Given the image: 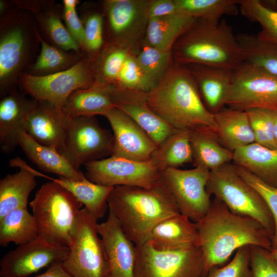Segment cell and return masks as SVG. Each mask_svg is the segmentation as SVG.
Listing matches in <instances>:
<instances>
[{"label":"cell","mask_w":277,"mask_h":277,"mask_svg":"<svg viewBox=\"0 0 277 277\" xmlns=\"http://www.w3.org/2000/svg\"><path fill=\"white\" fill-rule=\"evenodd\" d=\"M172 56V52L159 49L145 42L136 58L143 72L156 85L171 64Z\"/></svg>","instance_id":"ab89813d"},{"label":"cell","mask_w":277,"mask_h":277,"mask_svg":"<svg viewBox=\"0 0 277 277\" xmlns=\"http://www.w3.org/2000/svg\"><path fill=\"white\" fill-rule=\"evenodd\" d=\"M214 116L219 140L229 150L233 152L255 142L246 111L225 107Z\"/></svg>","instance_id":"4316f807"},{"label":"cell","mask_w":277,"mask_h":277,"mask_svg":"<svg viewBox=\"0 0 277 277\" xmlns=\"http://www.w3.org/2000/svg\"><path fill=\"white\" fill-rule=\"evenodd\" d=\"M274 139L277 146V118L275 121L274 129Z\"/></svg>","instance_id":"f907efd6"},{"label":"cell","mask_w":277,"mask_h":277,"mask_svg":"<svg viewBox=\"0 0 277 277\" xmlns=\"http://www.w3.org/2000/svg\"><path fill=\"white\" fill-rule=\"evenodd\" d=\"M232 163L267 184L277 188V149L255 142L235 150Z\"/></svg>","instance_id":"83f0119b"},{"label":"cell","mask_w":277,"mask_h":277,"mask_svg":"<svg viewBox=\"0 0 277 277\" xmlns=\"http://www.w3.org/2000/svg\"><path fill=\"white\" fill-rule=\"evenodd\" d=\"M18 145L30 161L46 172L75 181H83L87 179L81 171L74 169L58 151L38 143L24 130L19 132Z\"/></svg>","instance_id":"d4e9b609"},{"label":"cell","mask_w":277,"mask_h":277,"mask_svg":"<svg viewBox=\"0 0 277 277\" xmlns=\"http://www.w3.org/2000/svg\"><path fill=\"white\" fill-rule=\"evenodd\" d=\"M250 246L239 248L232 260L224 267L211 268L207 277H252Z\"/></svg>","instance_id":"7bdbcfd3"},{"label":"cell","mask_w":277,"mask_h":277,"mask_svg":"<svg viewBox=\"0 0 277 277\" xmlns=\"http://www.w3.org/2000/svg\"><path fill=\"white\" fill-rule=\"evenodd\" d=\"M151 160L161 172L192 163L190 131L176 130L157 147Z\"/></svg>","instance_id":"836d02e7"},{"label":"cell","mask_w":277,"mask_h":277,"mask_svg":"<svg viewBox=\"0 0 277 277\" xmlns=\"http://www.w3.org/2000/svg\"><path fill=\"white\" fill-rule=\"evenodd\" d=\"M238 4L243 16L261 25L257 37L277 47V10L267 7L260 0H238Z\"/></svg>","instance_id":"8d00e7d4"},{"label":"cell","mask_w":277,"mask_h":277,"mask_svg":"<svg viewBox=\"0 0 277 277\" xmlns=\"http://www.w3.org/2000/svg\"><path fill=\"white\" fill-rule=\"evenodd\" d=\"M0 101V146L4 153L18 145L19 132L24 130L27 116L35 103L16 89L1 97Z\"/></svg>","instance_id":"7402d4cb"},{"label":"cell","mask_w":277,"mask_h":277,"mask_svg":"<svg viewBox=\"0 0 277 277\" xmlns=\"http://www.w3.org/2000/svg\"><path fill=\"white\" fill-rule=\"evenodd\" d=\"M193 164L212 170L232 162L233 152L220 143L213 130L202 128L190 131Z\"/></svg>","instance_id":"f1b7e54d"},{"label":"cell","mask_w":277,"mask_h":277,"mask_svg":"<svg viewBox=\"0 0 277 277\" xmlns=\"http://www.w3.org/2000/svg\"><path fill=\"white\" fill-rule=\"evenodd\" d=\"M234 166L240 176L259 193L272 215L275 227L272 250L277 247V188L263 182L243 167L235 164Z\"/></svg>","instance_id":"b9f144b4"},{"label":"cell","mask_w":277,"mask_h":277,"mask_svg":"<svg viewBox=\"0 0 277 277\" xmlns=\"http://www.w3.org/2000/svg\"><path fill=\"white\" fill-rule=\"evenodd\" d=\"M226 106L244 111L255 108L277 111V75L244 61L233 70Z\"/></svg>","instance_id":"7c38bea8"},{"label":"cell","mask_w":277,"mask_h":277,"mask_svg":"<svg viewBox=\"0 0 277 277\" xmlns=\"http://www.w3.org/2000/svg\"><path fill=\"white\" fill-rule=\"evenodd\" d=\"M206 190L232 212L256 220L273 238L274 223L267 205L259 193L240 176L232 162L210 171Z\"/></svg>","instance_id":"52a82bcc"},{"label":"cell","mask_w":277,"mask_h":277,"mask_svg":"<svg viewBox=\"0 0 277 277\" xmlns=\"http://www.w3.org/2000/svg\"><path fill=\"white\" fill-rule=\"evenodd\" d=\"M68 122L61 108L48 102L35 100L24 130L38 143L59 151L64 144Z\"/></svg>","instance_id":"ffe728a7"},{"label":"cell","mask_w":277,"mask_h":277,"mask_svg":"<svg viewBox=\"0 0 277 277\" xmlns=\"http://www.w3.org/2000/svg\"><path fill=\"white\" fill-rule=\"evenodd\" d=\"M250 267L252 277H277V263L270 250L256 246H250Z\"/></svg>","instance_id":"ee69618b"},{"label":"cell","mask_w":277,"mask_h":277,"mask_svg":"<svg viewBox=\"0 0 277 277\" xmlns=\"http://www.w3.org/2000/svg\"><path fill=\"white\" fill-rule=\"evenodd\" d=\"M236 37L245 61L277 75V47L261 41L256 35L241 33Z\"/></svg>","instance_id":"74e56055"},{"label":"cell","mask_w":277,"mask_h":277,"mask_svg":"<svg viewBox=\"0 0 277 277\" xmlns=\"http://www.w3.org/2000/svg\"><path fill=\"white\" fill-rule=\"evenodd\" d=\"M246 111L255 142L270 149H277L274 134L277 111L261 108L251 109Z\"/></svg>","instance_id":"60d3db41"},{"label":"cell","mask_w":277,"mask_h":277,"mask_svg":"<svg viewBox=\"0 0 277 277\" xmlns=\"http://www.w3.org/2000/svg\"><path fill=\"white\" fill-rule=\"evenodd\" d=\"M86 177L106 186H131L150 188L161 179V171L152 160L137 162L110 156L85 165Z\"/></svg>","instance_id":"5bb4252c"},{"label":"cell","mask_w":277,"mask_h":277,"mask_svg":"<svg viewBox=\"0 0 277 277\" xmlns=\"http://www.w3.org/2000/svg\"><path fill=\"white\" fill-rule=\"evenodd\" d=\"M195 19L182 13L149 19L146 29V42L159 49L171 52L177 39Z\"/></svg>","instance_id":"4dcf8cb0"},{"label":"cell","mask_w":277,"mask_h":277,"mask_svg":"<svg viewBox=\"0 0 277 277\" xmlns=\"http://www.w3.org/2000/svg\"><path fill=\"white\" fill-rule=\"evenodd\" d=\"M97 221L86 208H82L69 253L62 262L72 277H107V264Z\"/></svg>","instance_id":"9c48e42d"},{"label":"cell","mask_w":277,"mask_h":277,"mask_svg":"<svg viewBox=\"0 0 277 277\" xmlns=\"http://www.w3.org/2000/svg\"><path fill=\"white\" fill-rule=\"evenodd\" d=\"M136 246L134 277H203L204 260L201 248L158 250L146 242Z\"/></svg>","instance_id":"30bf717a"},{"label":"cell","mask_w":277,"mask_h":277,"mask_svg":"<svg viewBox=\"0 0 277 277\" xmlns=\"http://www.w3.org/2000/svg\"><path fill=\"white\" fill-rule=\"evenodd\" d=\"M104 116L113 132L111 156L137 162L151 160L158 146L132 118L116 107Z\"/></svg>","instance_id":"e0dca14e"},{"label":"cell","mask_w":277,"mask_h":277,"mask_svg":"<svg viewBox=\"0 0 277 277\" xmlns=\"http://www.w3.org/2000/svg\"><path fill=\"white\" fill-rule=\"evenodd\" d=\"M108 205L109 211L135 245L146 242L152 230L161 221L180 213L161 179L150 188L115 186L108 197Z\"/></svg>","instance_id":"3957f363"},{"label":"cell","mask_w":277,"mask_h":277,"mask_svg":"<svg viewBox=\"0 0 277 277\" xmlns=\"http://www.w3.org/2000/svg\"><path fill=\"white\" fill-rule=\"evenodd\" d=\"M1 15V97L16 89L20 75L34 63L38 30L31 13L15 4Z\"/></svg>","instance_id":"5b68a950"},{"label":"cell","mask_w":277,"mask_h":277,"mask_svg":"<svg viewBox=\"0 0 277 277\" xmlns=\"http://www.w3.org/2000/svg\"><path fill=\"white\" fill-rule=\"evenodd\" d=\"M94 84L93 61L84 54L68 69L45 76L23 73L18 81L22 91L31 98L48 102L61 109L73 92Z\"/></svg>","instance_id":"ba28073f"},{"label":"cell","mask_w":277,"mask_h":277,"mask_svg":"<svg viewBox=\"0 0 277 277\" xmlns=\"http://www.w3.org/2000/svg\"><path fill=\"white\" fill-rule=\"evenodd\" d=\"M38 238L35 220L27 207H20L9 211L0 219V245L10 243L21 245Z\"/></svg>","instance_id":"d6a6232c"},{"label":"cell","mask_w":277,"mask_h":277,"mask_svg":"<svg viewBox=\"0 0 277 277\" xmlns=\"http://www.w3.org/2000/svg\"><path fill=\"white\" fill-rule=\"evenodd\" d=\"M145 98L148 107L174 129L207 128L216 132L214 114L205 106L191 73L182 65L172 63Z\"/></svg>","instance_id":"7a4b0ae2"},{"label":"cell","mask_w":277,"mask_h":277,"mask_svg":"<svg viewBox=\"0 0 277 277\" xmlns=\"http://www.w3.org/2000/svg\"><path fill=\"white\" fill-rule=\"evenodd\" d=\"M10 165L19 167V171L0 181V219L13 209L27 207L29 196L36 185V176L25 166L23 160L13 159Z\"/></svg>","instance_id":"484cf974"},{"label":"cell","mask_w":277,"mask_h":277,"mask_svg":"<svg viewBox=\"0 0 277 277\" xmlns=\"http://www.w3.org/2000/svg\"><path fill=\"white\" fill-rule=\"evenodd\" d=\"M210 170L202 167L188 170L169 168L161 179L172 195L180 213L196 223L207 213L211 203L206 190Z\"/></svg>","instance_id":"4fadbf2b"},{"label":"cell","mask_w":277,"mask_h":277,"mask_svg":"<svg viewBox=\"0 0 277 277\" xmlns=\"http://www.w3.org/2000/svg\"><path fill=\"white\" fill-rule=\"evenodd\" d=\"M189 65L190 68L188 69L207 109L213 114L223 109L231 89L234 70L201 65Z\"/></svg>","instance_id":"603a6c76"},{"label":"cell","mask_w":277,"mask_h":277,"mask_svg":"<svg viewBox=\"0 0 277 277\" xmlns=\"http://www.w3.org/2000/svg\"><path fill=\"white\" fill-rule=\"evenodd\" d=\"M107 264V277H134L136 246L127 236L110 211L106 220L97 225Z\"/></svg>","instance_id":"ac0fdd59"},{"label":"cell","mask_w":277,"mask_h":277,"mask_svg":"<svg viewBox=\"0 0 277 277\" xmlns=\"http://www.w3.org/2000/svg\"><path fill=\"white\" fill-rule=\"evenodd\" d=\"M270 254L273 260L277 263V247L270 251Z\"/></svg>","instance_id":"681fc988"},{"label":"cell","mask_w":277,"mask_h":277,"mask_svg":"<svg viewBox=\"0 0 277 277\" xmlns=\"http://www.w3.org/2000/svg\"><path fill=\"white\" fill-rule=\"evenodd\" d=\"M180 13L175 0L150 1L148 9V20L153 18Z\"/></svg>","instance_id":"bcb514c9"},{"label":"cell","mask_w":277,"mask_h":277,"mask_svg":"<svg viewBox=\"0 0 277 277\" xmlns=\"http://www.w3.org/2000/svg\"><path fill=\"white\" fill-rule=\"evenodd\" d=\"M62 18L68 31L83 53L85 48V29L76 10L69 11L63 8Z\"/></svg>","instance_id":"f6af8a7d"},{"label":"cell","mask_w":277,"mask_h":277,"mask_svg":"<svg viewBox=\"0 0 277 277\" xmlns=\"http://www.w3.org/2000/svg\"><path fill=\"white\" fill-rule=\"evenodd\" d=\"M146 242L160 250L184 249L199 246L198 231L195 223L180 213L157 224Z\"/></svg>","instance_id":"cb8c5ba5"},{"label":"cell","mask_w":277,"mask_h":277,"mask_svg":"<svg viewBox=\"0 0 277 277\" xmlns=\"http://www.w3.org/2000/svg\"><path fill=\"white\" fill-rule=\"evenodd\" d=\"M179 12L195 18L217 22L224 15H235L238 0H175Z\"/></svg>","instance_id":"d590c367"},{"label":"cell","mask_w":277,"mask_h":277,"mask_svg":"<svg viewBox=\"0 0 277 277\" xmlns=\"http://www.w3.org/2000/svg\"><path fill=\"white\" fill-rule=\"evenodd\" d=\"M150 1L107 0L103 2V14L110 38L127 46L133 45L141 36L148 22Z\"/></svg>","instance_id":"2e32d148"},{"label":"cell","mask_w":277,"mask_h":277,"mask_svg":"<svg viewBox=\"0 0 277 277\" xmlns=\"http://www.w3.org/2000/svg\"><path fill=\"white\" fill-rule=\"evenodd\" d=\"M82 205L70 191L55 182L43 184L30 203L38 238L69 247Z\"/></svg>","instance_id":"8992f818"},{"label":"cell","mask_w":277,"mask_h":277,"mask_svg":"<svg viewBox=\"0 0 277 277\" xmlns=\"http://www.w3.org/2000/svg\"><path fill=\"white\" fill-rule=\"evenodd\" d=\"M39 176L55 182L70 191L97 220L103 218L108 208V197L113 187L94 183L87 179L75 181L63 177L54 179L41 172Z\"/></svg>","instance_id":"1f68e13d"},{"label":"cell","mask_w":277,"mask_h":277,"mask_svg":"<svg viewBox=\"0 0 277 277\" xmlns=\"http://www.w3.org/2000/svg\"><path fill=\"white\" fill-rule=\"evenodd\" d=\"M15 4L30 11L42 37L49 44L65 51L82 52L80 47L63 22L62 7L45 1H14Z\"/></svg>","instance_id":"d6986e66"},{"label":"cell","mask_w":277,"mask_h":277,"mask_svg":"<svg viewBox=\"0 0 277 277\" xmlns=\"http://www.w3.org/2000/svg\"><path fill=\"white\" fill-rule=\"evenodd\" d=\"M172 55L180 65H201L234 70L245 61L236 35L224 19L195 18L175 43Z\"/></svg>","instance_id":"277c9868"},{"label":"cell","mask_w":277,"mask_h":277,"mask_svg":"<svg viewBox=\"0 0 277 277\" xmlns=\"http://www.w3.org/2000/svg\"><path fill=\"white\" fill-rule=\"evenodd\" d=\"M113 136L99 124L95 116L68 119L63 147L59 151L77 170L90 162L111 155Z\"/></svg>","instance_id":"8fae6325"},{"label":"cell","mask_w":277,"mask_h":277,"mask_svg":"<svg viewBox=\"0 0 277 277\" xmlns=\"http://www.w3.org/2000/svg\"><path fill=\"white\" fill-rule=\"evenodd\" d=\"M80 16L84 25L85 48L83 54L92 60L100 53L105 44L103 13L88 11L85 5L81 6Z\"/></svg>","instance_id":"f35d334b"},{"label":"cell","mask_w":277,"mask_h":277,"mask_svg":"<svg viewBox=\"0 0 277 277\" xmlns=\"http://www.w3.org/2000/svg\"><path fill=\"white\" fill-rule=\"evenodd\" d=\"M109 90L115 106L132 118L158 146L176 130L148 107L145 93Z\"/></svg>","instance_id":"44dd1931"},{"label":"cell","mask_w":277,"mask_h":277,"mask_svg":"<svg viewBox=\"0 0 277 277\" xmlns=\"http://www.w3.org/2000/svg\"><path fill=\"white\" fill-rule=\"evenodd\" d=\"M38 38L40 50L27 73L45 76L61 72L73 67L84 56L83 52L65 51L49 44L43 39L39 33Z\"/></svg>","instance_id":"e575fe53"},{"label":"cell","mask_w":277,"mask_h":277,"mask_svg":"<svg viewBox=\"0 0 277 277\" xmlns=\"http://www.w3.org/2000/svg\"><path fill=\"white\" fill-rule=\"evenodd\" d=\"M80 3L78 0H63V8L66 10L74 11L77 5Z\"/></svg>","instance_id":"c3c4849f"},{"label":"cell","mask_w":277,"mask_h":277,"mask_svg":"<svg viewBox=\"0 0 277 277\" xmlns=\"http://www.w3.org/2000/svg\"><path fill=\"white\" fill-rule=\"evenodd\" d=\"M69 247L49 243L37 238L18 245L6 253L0 261L1 277H28L40 269L63 262Z\"/></svg>","instance_id":"9a60e30c"},{"label":"cell","mask_w":277,"mask_h":277,"mask_svg":"<svg viewBox=\"0 0 277 277\" xmlns=\"http://www.w3.org/2000/svg\"><path fill=\"white\" fill-rule=\"evenodd\" d=\"M115 107L109 90L94 84L92 87L73 92L62 110L67 119L80 116L103 115Z\"/></svg>","instance_id":"f546056e"},{"label":"cell","mask_w":277,"mask_h":277,"mask_svg":"<svg viewBox=\"0 0 277 277\" xmlns=\"http://www.w3.org/2000/svg\"><path fill=\"white\" fill-rule=\"evenodd\" d=\"M195 225L204 260L203 277L207 276L211 268L226 262L241 247L256 246L272 250V236L259 222L232 212L215 197L206 214Z\"/></svg>","instance_id":"6da1fadb"},{"label":"cell","mask_w":277,"mask_h":277,"mask_svg":"<svg viewBox=\"0 0 277 277\" xmlns=\"http://www.w3.org/2000/svg\"><path fill=\"white\" fill-rule=\"evenodd\" d=\"M34 277H72L64 269L62 262H57L49 266L44 273Z\"/></svg>","instance_id":"7dc6e473"}]
</instances>
